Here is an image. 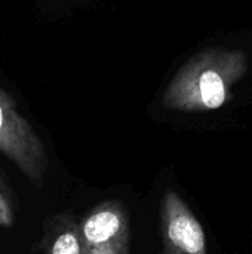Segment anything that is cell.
<instances>
[{"label": "cell", "mask_w": 252, "mask_h": 254, "mask_svg": "<svg viewBox=\"0 0 252 254\" xmlns=\"http://www.w3.org/2000/svg\"><path fill=\"white\" fill-rule=\"evenodd\" d=\"M247 60L238 51L211 49L189 61L165 92V104L177 110H217L244 76Z\"/></svg>", "instance_id": "obj_1"}, {"label": "cell", "mask_w": 252, "mask_h": 254, "mask_svg": "<svg viewBox=\"0 0 252 254\" xmlns=\"http://www.w3.org/2000/svg\"><path fill=\"white\" fill-rule=\"evenodd\" d=\"M0 153L36 186L43 185L46 149L33 127L18 113L10 97L0 89Z\"/></svg>", "instance_id": "obj_2"}, {"label": "cell", "mask_w": 252, "mask_h": 254, "mask_svg": "<svg viewBox=\"0 0 252 254\" xmlns=\"http://www.w3.org/2000/svg\"><path fill=\"white\" fill-rule=\"evenodd\" d=\"M160 231V254H208L201 222L186 201L171 189H166L162 196Z\"/></svg>", "instance_id": "obj_3"}, {"label": "cell", "mask_w": 252, "mask_h": 254, "mask_svg": "<svg viewBox=\"0 0 252 254\" xmlns=\"http://www.w3.org/2000/svg\"><path fill=\"white\" fill-rule=\"evenodd\" d=\"M80 231L88 247L126 246L129 247V216L117 199H108L94 207L82 220Z\"/></svg>", "instance_id": "obj_4"}, {"label": "cell", "mask_w": 252, "mask_h": 254, "mask_svg": "<svg viewBox=\"0 0 252 254\" xmlns=\"http://www.w3.org/2000/svg\"><path fill=\"white\" fill-rule=\"evenodd\" d=\"M43 254H86L80 222L71 213H62L46 222L42 238Z\"/></svg>", "instance_id": "obj_5"}, {"label": "cell", "mask_w": 252, "mask_h": 254, "mask_svg": "<svg viewBox=\"0 0 252 254\" xmlns=\"http://www.w3.org/2000/svg\"><path fill=\"white\" fill-rule=\"evenodd\" d=\"M15 198L13 192L9 186L6 177L0 173V226L1 228H12L15 225Z\"/></svg>", "instance_id": "obj_6"}, {"label": "cell", "mask_w": 252, "mask_h": 254, "mask_svg": "<svg viewBox=\"0 0 252 254\" xmlns=\"http://www.w3.org/2000/svg\"><path fill=\"white\" fill-rule=\"evenodd\" d=\"M129 247L126 246H97L88 247L86 254H128Z\"/></svg>", "instance_id": "obj_7"}]
</instances>
